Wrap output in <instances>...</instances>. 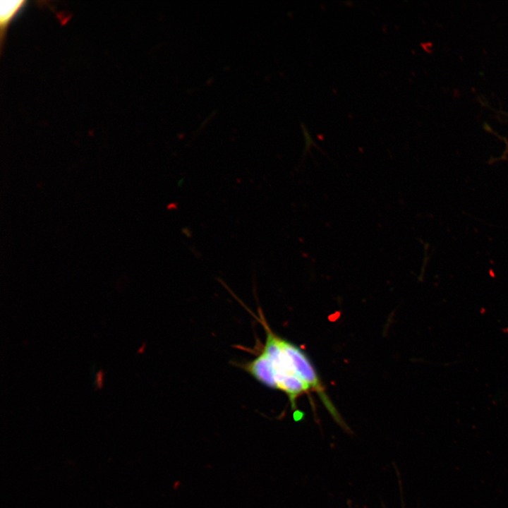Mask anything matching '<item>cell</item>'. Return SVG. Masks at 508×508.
I'll list each match as a JSON object with an SVG mask.
<instances>
[{
	"label": "cell",
	"instance_id": "1",
	"mask_svg": "<svg viewBox=\"0 0 508 508\" xmlns=\"http://www.w3.org/2000/svg\"><path fill=\"white\" fill-rule=\"evenodd\" d=\"M266 338L260 353L241 367L261 384L284 392L292 405L310 388L297 375L288 348L289 341L274 333L260 315Z\"/></svg>",
	"mask_w": 508,
	"mask_h": 508
},
{
	"label": "cell",
	"instance_id": "2",
	"mask_svg": "<svg viewBox=\"0 0 508 508\" xmlns=\"http://www.w3.org/2000/svg\"><path fill=\"white\" fill-rule=\"evenodd\" d=\"M25 1H1L0 14L1 42L3 44L4 35L10 22L24 6Z\"/></svg>",
	"mask_w": 508,
	"mask_h": 508
},
{
	"label": "cell",
	"instance_id": "3",
	"mask_svg": "<svg viewBox=\"0 0 508 508\" xmlns=\"http://www.w3.org/2000/svg\"><path fill=\"white\" fill-rule=\"evenodd\" d=\"M349 508H351V507H349Z\"/></svg>",
	"mask_w": 508,
	"mask_h": 508
}]
</instances>
